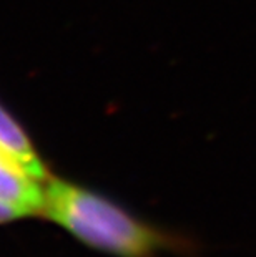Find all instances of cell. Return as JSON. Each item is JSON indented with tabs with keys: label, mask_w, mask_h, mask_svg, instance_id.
Instances as JSON below:
<instances>
[{
	"label": "cell",
	"mask_w": 256,
	"mask_h": 257,
	"mask_svg": "<svg viewBox=\"0 0 256 257\" xmlns=\"http://www.w3.org/2000/svg\"><path fill=\"white\" fill-rule=\"evenodd\" d=\"M0 148L42 181H47L52 174L47 169V165L43 163L30 135L2 103H0Z\"/></svg>",
	"instance_id": "cell-3"
},
{
	"label": "cell",
	"mask_w": 256,
	"mask_h": 257,
	"mask_svg": "<svg viewBox=\"0 0 256 257\" xmlns=\"http://www.w3.org/2000/svg\"><path fill=\"white\" fill-rule=\"evenodd\" d=\"M43 199L45 181L0 148V226L42 216Z\"/></svg>",
	"instance_id": "cell-2"
},
{
	"label": "cell",
	"mask_w": 256,
	"mask_h": 257,
	"mask_svg": "<svg viewBox=\"0 0 256 257\" xmlns=\"http://www.w3.org/2000/svg\"><path fill=\"white\" fill-rule=\"evenodd\" d=\"M42 217L87 247L112 257H156L177 247V239L132 214L110 198L50 174Z\"/></svg>",
	"instance_id": "cell-1"
}]
</instances>
